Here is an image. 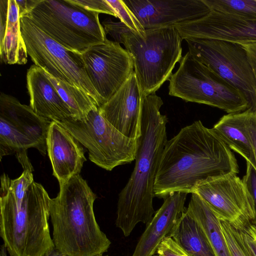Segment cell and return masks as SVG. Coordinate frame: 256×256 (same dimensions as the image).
Here are the masks:
<instances>
[{
	"label": "cell",
	"instance_id": "36",
	"mask_svg": "<svg viewBox=\"0 0 256 256\" xmlns=\"http://www.w3.org/2000/svg\"><path fill=\"white\" fill-rule=\"evenodd\" d=\"M44 256H68L54 248Z\"/></svg>",
	"mask_w": 256,
	"mask_h": 256
},
{
	"label": "cell",
	"instance_id": "23",
	"mask_svg": "<svg viewBox=\"0 0 256 256\" xmlns=\"http://www.w3.org/2000/svg\"><path fill=\"white\" fill-rule=\"evenodd\" d=\"M169 236L190 256H216L203 230L186 209Z\"/></svg>",
	"mask_w": 256,
	"mask_h": 256
},
{
	"label": "cell",
	"instance_id": "31",
	"mask_svg": "<svg viewBox=\"0 0 256 256\" xmlns=\"http://www.w3.org/2000/svg\"><path fill=\"white\" fill-rule=\"evenodd\" d=\"M156 253L159 256H190L169 236L162 240Z\"/></svg>",
	"mask_w": 256,
	"mask_h": 256
},
{
	"label": "cell",
	"instance_id": "18",
	"mask_svg": "<svg viewBox=\"0 0 256 256\" xmlns=\"http://www.w3.org/2000/svg\"><path fill=\"white\" fill-rule=\"evenodd\" d=\"M188 194L172 193L164 198L142 234L132 256H153L162 240L170 234L186 210Z\"/></svg>",
	"mask_w": 256,
	"mask_h": 256
},
{
	"label": "cell",
	"instance_id": "19",
	"mask_svg": "<svg viewBox=\"0 0 256 256\" xmlns=\"http://www.w3.org/2000/svg\"><path fill=\"white\" fill-rule=\"evenodd\" d=\"M26 86L30 106L38 115L56 122L73 118L69 107L42 68L35 64L30 68L26 74Z\"/></svg>",
	"mask_w": 256,
	"mask_h": 256
},
{
	"label": "cell",
	"instance_id": "32",
	"mask_svg": "<svg viewBox=\"0 0 256 256\" xmlns=\"http://www.w3.org/2000/svg\"><path fill=\"white\" fill-rule=\"evenodd\" d=\"M242 181L250 194L254 208L256 222V168L250 162H246V171Z\"/></svg>",
	"mask_w": 256,
	"mask_h": 256
},
{
	"label": "cell",
	"instance_id": "35",
	"mask_svg": "<svg viewBox=\"0 0 256 256\" xmlns=\"http://www.w3.org/2000/svg\"><path fill=\"white\" fill-rule=\"evenodd\" d=\"M16 0L18 6L20 16L24 15L34 2V0Z\"/></svg>",
	"mask_w": 256,
	"mask_h": 256
},
{
	"label": "cell",
	"instance_id": "38",
	"mask_svg": "<svg viewBox=\"0 0 256 256\" xmlns=\"http://www.w3.org/2000/svg\"><path fill=\"white\" fill-rule=\"evenodd\" d=\"M253 70H254V76H255V78H256V69H253ZM254 112H255V114H256V106H255V108H254Z\"/></svg>",
	"mask_w": 256,
	"mask_h": 256
},
{
	"label": "cell",
	"instance_id": "17",
	"mask_svg": "<svg viewBox=\"0 0 256 256\" xmlns=\"http://www.w3.org/2000/svg\"><path fill=\"white\" fill-rule=\"evenodd\" d=\"M46 150L52 174L60 186L80 174L86 160L83 148L74 136L58 122L52 121L46 138Z\"/></svg>",
	"mask_w": 256,
	"mask_h": 256
},
{
	"label": "cell",
	"instance_id": "15",
	"mask_svg": "<svg viewBox=\"0 0 256 256\" xmlns=\"http://www.w3.org/2000/svg\"><path fill=\"white\" fill-rule=\"evenodd\" d=\"M142 95L134 72L120 88L98 108L100 114L124 136L138 140L140 135Z\"/></svg>",
	"mask_w": 256,
	"mask_h": 256
},
{
	"label": "cell",
	"instance_id": "7",
	"mask_svg": "<svg viewBox=\"0 0 256 256\" xmlns=\"http://www.w3.org/2000/svg\"><path fill=\"white\" fill-rule=\"evenodd\" d=\"M179 63L178 70L168 80L170 96L216 107L228 114L252 107L244 93L216 76L188 52Z\"/></svg>",
	"mask_w": 256,
	"mask_h": 256
},
{
	"label": "cell",
	"instance_id": "30",
	"mask_svg": "<svg viewBox=\"0 0 256 256\" xmlns=\"http://www.w3.org/2000/svg\"><path fill=\"white\" fill-rule=\"evenodd\" d=\"M238 230L248 250L252 256H256V222H247Z\"/></svg>",
	"mask_w": 256,
	"mask_h": 256
},
{
	"label": "cell",
	"instance_id": "5",
	"mask_svg": "<svg viewBox=\"0 0 256 256\" xmlns=\"http://www.w3.org/2000/svg\"><path fill=\"white\" fill-rule=\"evenodd\" d=\"M106 34L122 44L131 56L142 95L156 92L182 58V39L174 27L146 30L142 36L121 22H102Z\"/></svg>",
	"mask_w": 256,
	"mask_h": 256
},
{
	"label": "cell",
	"instance_id": "10",
	"mask_svg": "<svg viewBox=\"0 0 256 256\" xmlns=\"http://www.w3.org/2000/svg\"><path fill=\"white\" fill-rule=\"evenodd\" d=\"M184 40L190 54L216 76L244 93L254 110L256 80L244 48L238 43L224 40Z\"/></svg>",
	"mask_w": 256,
	"mask_h": 256
},
{
	"label": "cell",
	"instance_id": "14",
	"mask_svg": "<svg viewBox=\"0 0 256 256\" xmlns=\"http://www.w3.org/2000/svg\"><path fill=\"white\" fill-rule=\"evenodd\" d=\"M145 30L201 18L211 10L202 0H124Z\"/></svg>",
	"mask_w": 256,
	"mask_h": 256
},
{
	"label": "cell",
	"instance_id": "37",
	"mask_svg": "<svg viewBox=\"0 0 256 256\" xmlns=\"http://www.w3.org/2000/svg\"><path fill=\"white\" fill-rule=\"evenodd\" d=\"M6 248L4 244L1 246L0 256H7Z\"/></svg>",
	"mask_w": 256,
	"mask_h": 256
},
{
	"label": "cell",
	"instance_id": "34",
	"mask_svg": "<svg viewBox=\"0 0 256 256\" xmlns=\"http://www.w3.org/2000/svg\"><path fill=\"white\" fill-rule=\"evenodd\" d=\"M238 44L246 50L252 68L256 69V41L244 42Z\"/></svg>",
	"mask_w": 256,
	"mask_h": 256
},
{
	"label": "cell",
	"instance_id": "11",
	"mask_svg": "<svg viewBox=\"0 0 256 256\" xmlns=\"http://www.w3.org/2000/svg\"><path fill=\"white\" fill-rule=\"evenodd\" d=\"M52 121L36 114L30 106L2 92L0 96V155H27L34 148L44 156L46 138Z\"/></svg>",
	"mask_w": 256,
	"mask_h": 256
},
{
	"label": "cell",
	"instance_id": "29",
	"mask_svg": "<svg viewBox=\"0 0 256 256\" xmlns=\"http://www.w3.org/2000/svg\"><path fill=\"white\" fill-rule=\"evenodd\" d=\"M84 8L98 14H108L116 18L115 12L108 0H70Z\"/></svg>",
	"mask_w": 256,
	"mask_h": 256
},
{
	"label": "cell",
	"instance_id": "8",
	"mask_svg": "<svg viewBox=\"0 0 256 256\" xmlns=\"http://www.w3.org/2000/svg\"><path fill=\"white\" fill-rule=\"evenodd\" d=\"M20 22L28 54L34 64L51 76L82 90L100 108L102 104L87 75L82 54L55 41L28 17L20 16Z\"/></svg>",
	"mask_w": 256,
	"mask_h": 256
},
{
	"label": "cell",
	"instance_id": "39",
	"mask_svg": "<svg viewBox=\"0 0 256 256\" xmlns=\"http://www.w3.org/2000/svg\"><path fill=\"white\" fill-rule=\"evenodd\" d=\"M158 256V254H156V256Z\"/></svg>",
	"mask_w": 256,
	"mask_h": 256
},
{
	"label": "cell",
	"instance_id": "6",
	"mask_svg": "<svg viewBox=\"0 0 256 256\" xmlns=\"http://www.w3.org/2000/svg\"><path fill=\"white\" fill-rule=\"evenodd\" d=\"M98 16L70 0H34L22 16L62 46L82 53L107 39Z\"/></svg>",
	"mask_w": 256,
	"mask_h": 256
},
{
	"label": "cell",
	"instance_id": "2",
	"mask_svg": "<svg viewBox=\"0 0 256 256\" xmlns=\"http://www.w3.org/2000/svg\"><path fill=\"white\" fill-rule=\"evenodd\" d=\"M163 104L156 92L142 95L140 135L138 139L135 165L118 195L116 224L128 236L140 223L148 224L155 211L154 184L160 157L168 140L167 117L160 108Z\"/></svg>",
	"mask_w": 256,
	"mask_h": 256
},
{
	"label": "cell",
	"instance_id": "25",
	"mask_svg": "<svg viewBox=\"0 0 256 256\" xmlns=\"http://www.w3.org/2000/svg\"><path fill=\"white\" fill-rule=\"evenodd\" d=\"M211 10L256 20V0H202Z\"/></svg>",
	"mask_w": 256,
	"mask_h": 256
},
{
	"label": "cell",
	"instance_id": "1",
	"mask_svg": "<svg viewBox=\"0 0 256 256\" xmlns=\"http://www.w3.org/2000/svg\"><path fill=\"white\" fill-rule=\"evenodd\" d=\"M238 172L228 146L212 128L196 120L166 141L155 178L154 196L164 199L176 192L192 194L209 178Z\"/></svg>",
	"mask_w": 256,
	"mask_h": 256
},
{
	"label": "cell",
	"instance_id": "3",
	"mask_svg": "<svg viewBox=\"0 0 256 256\" xmlns=\"http://www.w3.org/2000/svg\"><path fill=\"white\" fill-rule=\"evenodd\" d=\"M96 198L80 174L60 186L50 204L56 248L68 256H102L108 251L110 241L100 230L94 214Z\"/></svg>",
	"mask_w": 256,
	"mask_h": 256
},
{
	"label": "cell",
	"instance_id": "33",
	"mask_svg": "<svg viewBox=\"0 0 256 256\" xmlns=\"http://www.w3.org/2000/svg\"><path fill=\"white\" fill-rule=\"evenodd\" d=\"M246 125L256 160V115L254 110L252 108L246 120Z\"/></svg>",
	"mask_w": 256,
	"mask_h": 256
},
{
	"label": "cell",
	"instance_id": "4",
	"mask_svg": "<svg viewBox=\"0 0 256 256\" xmlns=\"http://www.w3.org/2000/svg\"><path fill=\"white\" fill-rule=\"evenodd\" d=\"M10 178H0V236L10 256H44L55 248L48 220L50 198L44 186L34 182L20 204L8 187Z\"/></svg>",
	"mask_w": 256,
	"mask_h": 256
},
{
	"label": "cell",
	"instance_id": "40",
	"mask_svg": "<svg viewBox=\"0 0 256 256\" xmlns=\"http://www.w3.org/2000/svg\"></svg>",
	"mask_w": 256,
	"mask_h": 256
},
{
	"label": "cell",
	"instance_id": "13",
	"mask_svg": "<svg viewBox=\"0 0 256 256\" xmlns=\"http://www.w3.org/2000/svg\"><path fill=\"white\" fill-rule=\"evenodd\" d=\"M81 54L87 75L102 105L111 98L134 72L131 56L120 44L114 41L106 39Z\"/></svg>",
	"mask_w": 256,
	"mask_h": 256
},
{
	"label": "cell",
	"instance_id": "28",
	"mask_svg": "<svg viewBox=\"0 0 256 256\" xmlns=\"http://www.w3.org/2000/svg\"><path fill=\"white\" fill-rule=\"evenodd\" d=\"M33 170H24L21 176L15 180L9 182V190L17 204L22 202L30 186L34 182Z\"/></svg>",
	"mask_w": 256,
	"mask_h": 256
},
{
	"label": "cell",
	"instance_id": "12",
	"mask_svg": "<svg viewBox=\"0 0 256 256\" xmlns=\"http://www.w3.org/2000/svg\"><path fill=\"white\" fill-rule=\"evenodd\" d=\"M192 193L200 196L220 220L237 229L255 220L252 198L236 174L209 178L200 182Z\"/></svg>",
	"mask_w": 256,
	"mask_h": 256
},
{
	"label": "cell",
	"instance_id": "27",
	"mask_svg": "<svg viewBox=\"0 0 256 256\" xmlns=\"http://www.w3.org/2000/svg\"><path fill=\"white\" fill-rule=\"evenodd\" d=\"M113 8L116 18L131 30L144 36L146 30L122 0H108Z\"/></svg>",
	"mask_w": 256,
	"mask_h": 256
},
{
	"label": "cell",
	"instance_id": "22",
	"mask_svg": "<svg viewBox=\"0 0 256 256\" xmlns=\"http://www.w3.org/2000/svg\"><path fill=\"white\" fill-rule=\"evenodd\" d=\"M205 234L216 256H232L221 224V220L204 200L192 193L186 208Z\"/></svg>",
	"mask_w": 256,
	"mask_h": 256
},
{
	"label": "cell",
	"instance_id": "20",
	"mask_svg": "<svg viewBox=\"0 0 256 256\" xmlns=\"http://www.w3.org/2000/svg\"><path fill=\"white\" fill-rule=\"evenodd\" d=\"M16 0H0V57L8 64H24L28 54Z\"/></svg>",
	"mask_w": 256,
	"mask_h": 256
},
{
	"label": "cell",
	"instance_id": "16",
	"mask_svg": "<svg viewBox=\"0 0 256 256\" xmlns=\"http://www.w3.org/2000/svg\"><path fill=\"white\" fill-rule=\"evenodd\" d=\"M188 38L236 43L256 41V20L211 10L204 17L187 23Z\"/></svg>",
	"mask_w": 256,
	"mask_h": 256
},
{
	"label": "cell",
	"instance_id": "21",
	"mask_svg": "<svg viewBox=\"0 0 256 256\" xmlns=\"http://www.w3.org/2000/svg\"><path fill=\"white\" fill-rule=\"evenodd\" d=\"M251 108L240 112L224 115L212 131L228 146L256 168V160L246 122Z\"/></svg>",
	"mask_w": 256,
	"mask_h": 256
},
{
	"label": "cell",
	"instance_id": "26",
	"mask_svg": "<svg viewBox=\"0 0 256 256\" xmlns=\"http://www.w3.org/2000/svg\"><path fill=\"white\" fill-rule=\"evenodd\" d=\"M221 224L232 256H252L244 246L239 230L230 224L221 220Z\"/></svg>",
	"mask_w": 256,
	"mask_h": 256
},
{
	"label": "cell",
	"instance_id": "24",
	"mask_svg": "<svg viewBox=\"0 0 256 256\" xmlns=\"http://www.w3.org/2000/svg\"><path fill=\"white\" fill-rule=\"evenodd\" d=\"M47 74L62 99L69 107L73 118H82L92 110L98 108L94 100L82 90Z\"/></svg>",
	"mask_w": 256,
	"mask_h": 256
},
{
	"label": "cell",
	"instance_id": "9",
	"mask_svg": "<svg viewBox=\"0 0 256 256\" xmlns=\"http://www.w3.org/2000/svg\"><path fill=\"white\" fill-rule=\"evenodd\" d=\"M56 122L88 150L91 162L106 170L135 160L138 140L114 128L100 114L98 108L82 118H71Z\"/></svg>",
	"mask_w": 256,
	"mask_h": 256
}]
</instances>
